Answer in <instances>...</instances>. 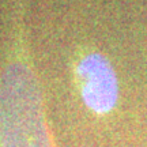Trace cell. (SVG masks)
Returning a JSON list of instances; mask_svg holds the SVG:
<instances>
[{
    "label": "cell",
    "instance_id": "7a4b0ae2",
    "mask_svg": "<svg viewBox=\"0 0 147 147\" xmlns=\"http://www.w3.org/2000/svg\"><path fill=\"white\" fill-rule=\"evenodd\" d=\"M76 75L83 102L89 109L104 115L115 108L119 84L115 69L105 56L100 53L87 55L79 63Z\"/></svg>",
    "mask_w": 147,
    "mask_h": 147
},
{
    "label": "cell",
    "instance_id": "6da1fadb",
    "mask_svg": "<svg viewBox=\"0 0 147 147\" xmlns=\"http://www.w3.org/2000/svg\"><path fill=\"white\" fill-rule=\"evenodd\" d=\"M0 146L51 147L37 78L11 63L0 78Z\"/></svg>",
    "mask_w": 147,
    "mask_h": 147
}]
</instances>
